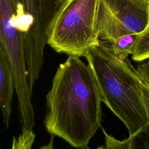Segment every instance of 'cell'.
Instances as JSON below:
<instances>
[{
	"instance_id": "6da1fadb",
	"label": "cell",
	"mask_w": 149,
	"mask_h": 149,
	"mask_svg": "<svg viewBox=\"0 0 149 149\" xmlns=\"http://www.w3.org/2000/svg\"><path fill=\"white\" fill-rule=\"evenodd\" d=\"M102 102L93 72L80 56L68 55L58 67L46 95L44 124L52 136L88 148L102 121Z\"/></svg>"
},
{
	"instance_id": "7a4b0ae2",
	"label": "cell",
	"mask_w": 149,
	"mask_h": 149,
	"mask_svg": "<svg viewBox=\"0 0 149 149\" xmlns=\"http://www.w3.org/2000/svg\"><path fill=\"white\" fill-rule=\"evenodd\" d=\"M84 57L95 77L102 102L123 122L129 136L137 137L148 122L140 73L128 56L114 53L104 40H100Z\"/></svg>"
},
{
	"instance_id": "3957f363",
	"label": "cell",
	"mask_w": 149,
	"mask_h": 149,
	"mask_svg": "<svg viewBox=\"0 0 149 149\" xmlns=\"http://www.w3.org/2000/svg\"><path fill=\"white\" fill-rule=\"evenodd\" d=\"M100 0H63L54 17L47 44L56 52L84 56L100 42L97 17Z\"/></svg>"
},
{
	"instance_id": "277c9868",
	"label": "cell",
	"mask_w": 149,
	"mask_h": 149,
	"mask_svg": "<svg viewBox=\"0 0 149 149\" xmlns=\"http://www.w3.org/2000/svg\"><path fill=\"white\" fill-rule=\"evenodd\" d=\"M16 7V0H0V45L5 51L12 70L22 129L31 130L35 117L28 85L23 33L12 20Z\"/></svg>"
},
{
	"instance_id": "5b68a950",
	"label": "cell",
	"mask_w": 149,
	"mask_h": 149,
	"mask_svg": "<svg viewBox=\"0 0 149 149\" xmlns=\"http://www.w3.org/2000/svg\"><path fill=\"white\" fill-rule=\"evenodd\" d=\"M63 0H16V10L30 15L33 23L23 33L28 83L33 86L41 70L44 49L55 15Z\"/></svg>"
},
{
	"instance_id": "8992f818",
	"label": "cell",
	"mask_w": 149,
	"mask_h": 149,
	"mask_svg": "<svg viewBox=\"0 0 149 149\" xmlns=\"http://www.w3.org/2000/svg\"><path fill=\"white\" fill-rule=\"evenodd\" d=\"M149 23L146 0H100L97 30L100 40L111 42L129 34H139Z\"/></svg>"
},
{
	"instance_id": "52a82bcc",
	"label": "cell",
	"mask_w": 149,
	"mask_h": 149,
	"mask_svg": "<svg viewBox=\"0 0 149 149\" xmlns=\"http://www.w3.org/2000/svg\"><path fill=\"white\" fill-rule=\"evenodd\" d=\"M15 82L6 53L0 45V105L3 124L9 127Z\"/></svg>"
},
{
	"instance_id": "ba28073f",
	"label": "cell",
	"mask_w": 149,
	"mask_h": 149,
	"mask_svg": "<svg viewBox=\"0 0 149 149\" xmlns=\"http://www.w3.org/2000/svg\"><path fill=\"white\" fill-rule=\"evenodd\" d=\"M149 58V23L145 29L137 34L132 54V59L141 62Z\"/></svg>"
},
{
	"instance_id": "9c48e42d",
	"label": "cell",
	"mask_w": 149,
	"mask_h": 149,
	"mask_svg": "<svg viewBox=\"0 0 149 149\" xmlns=\"http://www.w3.org/2000/svg\"><path fill=\"white\" fill-rule=\"evenodd\" d=\"M138 34L120 37L111 42H108L112 51L118 55H132Z\"/></svg>"
},
{
	"instance_id": "30bf717a",
	"label": "cell",
	"mask_w": 149,
	"mask_h": 149,
	"mask_svg": "<svg viewBox=\"0 0 149 149\" xmlns=\"http://www.w3.org/2000/svg\"><path fill=\"white\" fill-rule=\"evenodd\" d=\"M104 134L105 146L101 148L107 149H132L134 148L136 136H129L128 138L120 141L116 139L112 135L108 134L104 128L101 127Z\"/></svg>"
},
{
	"instance_id": "8fae6325",
	"label": "cell",
	"mask_w": 149,
	"mask_h": 149,
	"mask_svg": "<svg viewBox=\"0 0 149 149\" xmlns=\"http://www.w3.org/2000/svg\"><path fill=\"white\" fill-rule=\"evenodd\" d=\"M22 133L16 139L13 137L12 142L13 149L31 148L33 144L35 134L33 130H29L26 129H22Z\"/></svg>"
},
{
	"instance_id": "7c38bea8",
	"label": "cell",
	"mask_w": 149,
	"mask_h": 149,
	"mask_svg": "<svg viewBox=\"0 0 149 149\" xmlns=\"http://www.w3.org/2000/svg\"><path fill=\"white\" fill-rule=\"evenodd\" d=\"M142 93L144 107L147 116V125L142 132L149 133V83L144 79L142 81Z\"/></svg>"
},
{
	"instance_id": "4fadbf2b",
	"label": "cell",
	"mask_w": 149,
	"mask_h": 149,
	"mask_svg": "<svg viewBox=\"0 0 149 149\" xmlns=\"http://www.w3.org/2000/svg\"><path fill=\"white\" fill-rule=\"evenodd\" d=\"M137 69L143 79L149 83V58L139 62Z\"/></svg>"
},
{
	"instance_id": "5bb4252c",
	"label": "cell",
	"mask_w": 149,
	"mask_h": 149,
	"mask_svg": "<svg viewBox=\"0 0 149 149\" xmlns=\"http://www.w3.org/2000/svg\"><path fill=\"white\" fill-rule=\"evenodd\" d=\"M146 1H148V2H149V0H146Z\"/></svg>"
},
{
	"instance_id": "9a60e30c",
	"label": "cell",
	"mask_w": 149,
	"mask_h": 149,
	"mask_svg": "<svg viewBox=\"0 0 149 149\" xmlns=\"http://www.w3.org/2000/svg\"></svg>"
}]
</instances>
